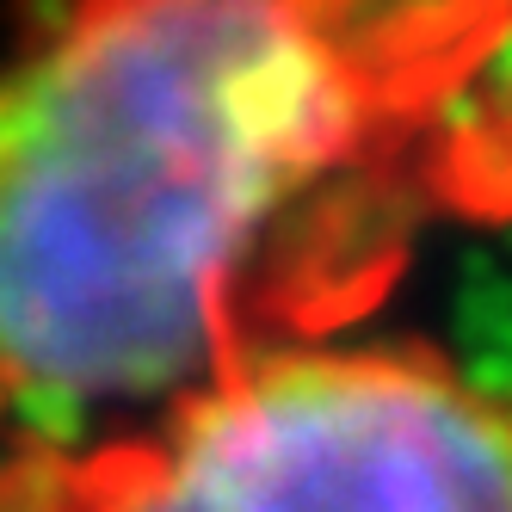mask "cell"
Here are the masks:
<instances>
[{
	"label": "cell",
	"instance_id": "5b68a950",
	"mask_svg": "<svg viewBox=\"0 0 512 512\" xmlns=\"http://www.w3.org/2000/svg\"><path fill=\"white\" fill-rule=\"evenodd\" d=\"M488 99L494 118H512V19L494 31V44L482 50V87H475Z\"/></svg>",
	"mask_w": 512,
	"mask_h": 512
},
{
	"label": "cell",
	"instance_id": "6da1fadb",
	"mask_svg": "<svg viewBox=\"0 0 512 512\" xmlns=\"http://www.w3.org/2000/svg\"><path fill=\"white\" fill-rule=\"evenodd\" d=\"M371 118L334 0H81L0 75V383L192 401Z\"/></svg>",
	"mask_w": 512,
	"mask_h": 512
},
{
	"label": "cell",
	"instance_id": "7a4b0ae2",
	"mask_svg": "<svg viewBox=\"0 0 512 512\" xmlns=\"http://www.w3.org/2000/svg\"><path fill=\"white\" fill-rule=\"evenodd\" d=\"M93 512H512V414L420 352L290 346L179 401Z\"/></svg>",
	"mask_w": 512,
	"mask_h": 512
},
{
	"label": "cell",
	"instance_id": "8992f818",
	"mask_svg": "<svg viewBox=\"0 0 512 512\" xmlns=\"http://www.w3.org/2000/svg\"><path fill=\"white\" fill-rule=\"evenodd\" d=\"M506 247H512V229H506Z\"/></svg>",
	"mask_w": 512,
	"mask_h": 512
},
{
	"label": "cell",
	"instance_id": "277c9868",
	"mask_svg": "<svg viewBox=\"0 0 512 512\" xmlns=\"http://www.w3.org/2000/svg\"><path fill=\"white\" fill-rule=\"evenodd\" d=\"M494 124L500 118L488 112V99L475 93V87H451V93L432 99V130H445L451 142H488Z\"/></svg>",
	"mask_w": 512,
	"mask_h": 512
},
{
	"label": "cell",
	"instance_id": "3957f363",
	"mask_svg": "<svg viewBox=\"0 0 512 512\" xmlns=\"http://www.w3.org/2000/svg\"><path fill=\"white\" fill-rule=\"evenodd\" d=\"M0 420L44 463L81 457L99 438V408L81 401L75 389H56V383H0Z\"/></svg>",
	"mask_w": 512,
	"mask_h": 512
}]
</instances>
